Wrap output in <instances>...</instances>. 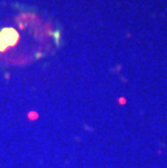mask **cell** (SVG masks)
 <instances>
[{"label": "cell", "mask_w": 167, "mask_h": 168, "mask_svg": "<svg viewBox=\"0 0 167 168\" xmlns=\"http://www.w3.org/2000/svg\"><path fill=\"white\" fill-rule=\"evenodd\" d=\"M18 40V34L15 29L4 28L0 32V51H4L9 47L14 46Z\"/></svg>", "instance_id": "obj_1"}]
</instances>
